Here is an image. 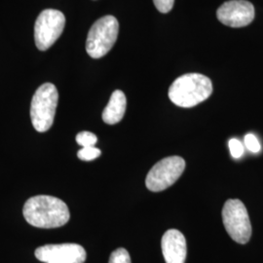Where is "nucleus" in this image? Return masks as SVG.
<instances>
[{
    "instance_id": "obj_8",
    "label": "nucleus",
    "mask_w": 263,
    "mask_h": 263,
    "mask_svg": "<svg viewBox=\"0 0 263 263\" xmlns=\"http://www.w3.org/2000/svg\"><path fill=\"white\" fill-rule=\"evenodd\" d=\"M35 256L45 263H84L87 254L80 245H46L36 249Z\"/></svg>"
},
{
    "instance_id": "obj_16",
    "label": "nucleus",
    "mask_w": 263,
    "mask_h": 263,
    "mask_svg": "<svg viewBox=\"0 0 263 263\" xmlns=\"http://www.w3.org/2000/svg\"><path fill=\"white\" fill-rule=\"evenodd\" d=\"M228 146L233 158H240L244 154V145L237 139H231L228 142Z\"/></svg>"
},
{
    "instance_id": "obj_13",
    "label": "nucleus",
    "mask_w": 263,
    "mask_h": 263,
    "mask_svg": "<svg viewBox=\"0 0 263 263\" xmlns=\"http://www.w3.org/2000/svg\"><path fill=\"white\" fill-rule=\"evenodd\" d=\"M102 154L101 151L95 146L91 147H82V149L78 151L77 156L79 159L83 161H92L97 159Z\"/></svg>"
},
{
    "instance_id": "obj_17",
    "label": "nucleus",
    "mask_w": 263,
    "mask_h": 263,
    "mask_svg": "<svg viewBox=\"0 0 263 263\" xmlns=\"http://www.w3.org/2000/svg\"><path fill=\"white\" fill-rule=\"evenodd\" d=\"M153 2L159 12L166 14L173 9L175 0H153Z\"/></svg>"
},
{
    "instance_id": "obj_7",
    "label": "nucleus",
    "mask_w": 263,
    "mask_h": 263,
    "mask_svg": "<svg viewBox=\"0 0 263 263\" xmlns=\"http://www.w3.org/2000/svg\"><path fill=\"white\" fill-rule=\"evenodd\" d=\"M185 169V161L179 156H170L156 163L147 174L146 187L153 192L172 186Z\"/></svg>"
},
{
    "instance_id": "obj_1",
    "label": "nucleus",
    "mask_w": 263,
    "mask_h": 263,
    "mask_svg": "<svg viewBox=\"0 0 263 263\" xmlns=\"http://www.w3.org/2000/svg\"><path fill=\"white\" fill-rule=\"evenodd\" d=\"M23 214L30 226L46 229L64 226L70 218L66 203L49 195L29 198L24 206Z\"/></svg>"
},
{
    "instance_id": "obj_12",
    "label": "nucleus",
    "mask_w": 263,
    "mask_h": 263,
    "mask_svg": "<svg viewBox=\"0 0 263 263\" xmlns=\"http://www.w3.org/2000/svg\"><path fill=\"white\" fill-rule=\"evenodd\" d=\"M76 141L82 147H91L95 146L98 141V138L91 132H80L76 136Z\"/></svg>"
},
{
    "instance_id": "obj_4",
    "label": "nucleus",
    "mask_w": 263,
    "mask_h": 263,
    "mask_svg": "<svg viewBox=\"0 0 263 263\" xmlns=\"http://www.w3.org/2000/svg\"><path fill=\"white\" fill-rule=\"evenodd\" d=\"M118 32L119 23L113 16H104L95 22L86 41V51L89 56L94 59L105 56L114 46Z\"/></svg>"
},
{
    "instance_id": "obj_5",
    "label": "nucleus",
    "mask_w": 263,
    "mask_h": 263,
    "mask_svg": "<svg viewBox=\"0 0 263 263\" xmlns=\"http://www.w3.org/2000/svg\"><path fill=\"white\" fill-rule=\"evenodd\" d=\"M222 221L229 236L239 244H247L252 236V224L244 204L238 199L226 201Z\"/></svg>"
},
{
    "instance_id": "obj_6",
    "label": "nucleus",
    "mask_w": 263,
    "mask_h": 263,
    "mask_svg": "<svg viewBox=\"0 0 263 263\" xmlns=\"http://www.w3.org/2000/svg\"><path fill=\"white\" fill-rule=\"evenodd\" d=\"M66 26V17L59 10L46 9L38 16L34 26V39L40 51H46L60 37Z\"/></svg>"
},
{
    "instance_id": "obj_15",
    "label": "nucleus",
    "mask_w": 263,
    "mask_h": 263,
    "mask_svg": "<svg viewBox=\"0 0 263 263\" xmlns=\"http://www.w3.org/2000/svg\"><path fill=\"white\" fill-rule=\"evenodd\" d=\"M245 145L246 147L253 152V153H257L260 151V143L257 140V138L254 136V134H248L245 136L244 139Z\"/></svg>"
},
{
    "instance_id": "obj_11",
    "label": "nucleus",
    "mask_w": 263,
    "mask_h": 263,
    "mask_svg": "<svg viewBox=\"0 0 263 263\" xmlns=\"http://www.w3.org/2000/svg\"><path fill=\"white\" fill-rule=\"evenodd\" d=\"M126 96L120 90L114 91L103 112V120L104 123L108 125H114L120 122L126 112Z\"/></svg>"
},
{
    "instance_id": "obj_2",
    "label": "nucleus",
    "mask_w": 263,
    "mask_h": 263,
    "mask_svg": "<svg viewBox=\"0 0 263 263\" xmlns=\"http://www.w3.org/2000/svg\"><path fill=\"white\" fill-rule=\"evenodd\" d=\"M213 93L210 78L200 73H187L176 79L169 89L170 100L180 107H193Z\"/></svg>"
},
{
    "instance_id": "obj_9",
    "label": "nucleus",
    "mask_w": 263,
    "mask_h": 263,
    "mask_svg": "<svg viewBox=\"0 0 263 263\" xmlns=\"http://www.w3.org/2000/svg\"><path fill=\"white\" fill-rule=\"evenodd\" d=\"M216 16L227 27L243 28L254 21V5L246 0H230L217 9Z\"/></svg>"
},
{
    "instance_id": "obj_10",
    "label": "nucleus",
    "mask_w": 263,
    "mask_h": 263,
    "mask_svg": "<svg viewBox=\"0 0 263 263\" xmlns=\"http://www.w3.org/2000/svg\"><path fill=\"white\" fill-rule=\"evenodd\" d=\"M162 253L166 263H184L187 254L186 240L177 229H170L162 237Z\"/></svg>"
},
{
    "instance_id": "obj_14",
    "label": "nucleus",
    "mask_w": 263,
    "mask_h": 263,
    "mask_svg": "<svg viewBox=\"0 0 263 263\" xmlns=\"http://www.w3.org/2000/svg\"><path fill=\"white\" fill-rule=\"evenodd\" d=\"M108 263H131V257L127 250L120 248L113 252Z\"/></svg>"
},
{
    "instance_id": "obj_3",
    "label": "nucleus",
    "mask_w": 263,
    "mask_h": 263,
    "mask_svg": "<svg viewBox=\"0 0 263 263\" xmlns=\"http://www.w3.org/2000/svg\"><path fill=\"white\" fill-rule=\"evenodd\" d=\"M59 93L52 83L41 85L33 95L30 105V118L34 129L47 132L54 123Z\"/></svg>"
}]
</instances>
